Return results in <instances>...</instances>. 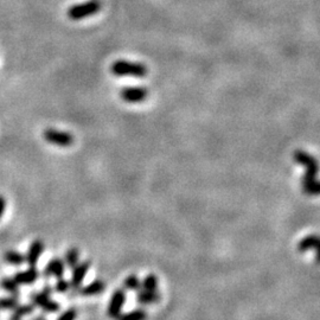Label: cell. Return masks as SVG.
I'll list each match as a JSON object with an SVG mask.
<instances>
[{"instance_id":"6da1fadb","label":"cell","mask_w":320,"mask_h":320,"mask_svg":"<svg viewBox=\"0 0 320 320\" xmlns=\"http://www.w3.org/2000/svg\"><path fill=\"white\" fill-rule=\"evenodd\" d=\"M294 160L299 165L305 166V174L302 179L303 190L309 196H318L320 192V184L317 180V173L319 171L318 161L311 154L303 150H298L294 152Z\"/></svg>"},{"instance_id":"7a4b0ae2","label":"cell","mask_w":320,"mask_h":320,"mask_svg":"<svg viewBox=\"0 0 320 320\" xmlns=\"http://www.w3.org/2000/svg\"><path fill=\"white\" fill-rule=\"evenodd\" d=\"M110 71L115 76H133V77H144L147 74V68L141 63L128 62L125 59L115 61L110 66Z\"/></svg>"},{"instance_id":"3957f363","label":"cell","mask_w":320,"mask_h":320,"mask_svg":"<svg viewBox=\"0 0 320 320\" xmlns=\"http://www.w3.org/2000/svg\"><path fill=\"white\" fill-rule=\"evenodd\" d=\"M101 6L102 5H101L100 0H88L85 2L71 6L66 14L71 20H81V19L96 14L101 9Z\"/></svg>"},{"instance_id":"277c9868","label":"cell","mask_w":320,"mask_h":320,"mask_svg":"<svg viewBox=\"0 0 320 320\" xmlns=\"http://www.w3.org/2000/svg\"><path fill=\"white\" fill-rule=\"evenodd\" d=\"M43 137L49 144L61 147H69L74 142V137H72L70 133L57 131V129L53 128L45 129L43 133Z\"/></svg>"},{"instance_id":"5b68a950","label":"cell","mask_w":320,"mask_h":320,"mask_svg":"<svg viewBox=\"0 0 320 320\" xmlns=\"http://www.w3.org/2000/svg\"><path fill=\"white\" fill-rule=\"evenodd\" d=\"M126 299H127V297H126L125 290L118 288V290L114 291L112 297H110L108 309H107V315H108L109 318L116 319L121 315L123 306L126 304Z\"/></svg>"},{"instance_id":"8992f818","label":"cell","mask_w":320,"mask_h":320,"mask_svg":"<svg viewBox=\"0 0 320 320\" xmlns=\"http://www.w3.org/2000/svg\"><path fill=\"white\" fill-rule=\"evenodd\" d=\"M30 299L31 302H32L33 306L40 307V309L46 313L58 312L59 309H61V305H59L58 303L53 302V300H51V297L46 296V294L43 292L31 293Z\"/></svg>"},{"instance_id":"52a82bcc","label":"cell","mask_w":320,"mask_h":320,"mask_svg":"<svg viewBox=\"0 0 320 320\" xmlns=\"http://www.w3.org/2000/svg\"><path fill=\"white\" fill-rule=\"evenodd\" d=\"M148 91L144 87H126L120 91V96L125 102L139 103L146 100Z\"/></svg>"},{"instance_id":"ba28073f","label":"cell","mask_w":320,"mask_h":320,"mask_svg":"<svg viewBox=\"0 0 320 320\" xmlns=\"http://www.w3.org/2000/svg\"><path fill=\"white\" fill-rule=\"evenodd\" d=\"M90 268V261H82L78 262L75 267H72L71 279H70V286L72 290L77 291L78 288L83 284L84 278L87 277L88 271Z\"/></svg>"},{"instance_id":"9c48e42d","label":"cell","mask_w":320,"mask_h":320,"mask_svg":"<svg viewBox=\"0 0 320 320\" xmlns=\"http://www.w3.org/2000/svg\"><path fill=\"white\" fill-rule=\"evenodd\" d=\"M65 273V265L64 261L59 258H53L47 262V265L44 267L43 277L49 279L51 277L62 278Z\"/></svg>"},{"instance_id":"30bf717a","label":"cell","mask_w":320,"mask_h":320,"mask_svg":"<svg viewBox=\"0 0 320 320\" xmlns=\"http://www.w3.org/2000/svg\"><path fill=\"white\" fill-rule=\"evenodd\" d=\"M44 250V243L40 240H34L31 243L30 248L27 250V254L25 256V262H27V265L30 267H36L38 264V260L43 254Z\"/></svg>"},{"instance_id":"8fae6325","label":"cell","mask_w":320,"mask_h":320,"mask_svg":"<svg viewBox=\"0 0 320 320\" xmlns=\"http://www.w3.org/2000/svg\"><path fill=\"white\" fill-rule=\"evenodd\" d=\"M161 299V294L157 291H147V290H139L137 291L135 300L138 304L141 305H152V304L159 303Z\"/></svg>"},{"instance_id":"7c38bea8","label":"cell","mask_w":320,"mask_h":320,"mask_svg":"<svg viewBox=\"0 0 320 320\" xmlns=\"http://www.w3.org/2000/svg\"><path fill=\"white\" fill-rule=\"evenodd\" d=\"M38 278H39V272L36 267H30L27 271L18 272L13 277L18 285H32L38 280Z\"/></svg>"},{"instance_id":"4fadbf2b","label":"cell","mask_w":320,"mask_h":320,"mask_svg":"<svg viewBox=\"0 0 320 320\" xmlns=\"http://www.w3.org/2000/svg\"><path fill=\"white\" fill-rule=\"evenodd\" d=\"M106 290V284L102 280H94L93 283L88 284L87 286L78 288V293L83 297H94L101 294Z\"/></svg>"},{"instance_id":"5bb4252c","label":"cell","mask_w":320,"mask_h":320,"mask_svg":"<svg viewBox=\"0 0 320 320\" xmlns=\"http://www.w3.org/2000/svg\"><path fill=\"white\" fill-rule=\"evenodd\" d=\"M318 242H319L318 235H315V234L304 237V239L298 243V247H297L298 252L306 253L311 249H316L317 247H318Z\"/></svg>"},{"instance_id":"9a60e30c","label":"cell","mask_w":320,"mask_h":320,"mask_svg":"<svg viewBox=\"0 0 320 320\" xmlns=\"http://www.w3.org/2000/svg\"><path fill=\"white\" fill-rule=\"evenodd\" d=\"M34 311L33 304H25V305H17L13 309V313H12L9 320H21L24 317L32 315Z\"/></svg>"},{"instance_id":"2e32d148","label":"cell","mask_w":320,"mask_h":320,"mask_svg":"<svg viewBox=\"0 0 320 320\" xmlns=\"http://www.w3.org/2000/svg\"><path fill=\"white\" fill-rule=\"evenodd\" d=\"M148 315L145 310L137 309L133 311L121 313L115 320H147Z\"/></svg>"},{"instance_id":"e0dca14e","label":"cell","mask_w":320,"mask_h":320,"mask_svg":"<svg viewBox=\"0 0 320 320\" xmlns=\"http://www.w3.org/2000/svg\"><path fill=\"white\" fill-rule=\"evenodd\" d=\"M4 261L12 266H20L25 262V256L15 250H8L4 254Z\"/></svg>"},{"instance_id":"ac0fdd59","label":"cell","mask_w":320,"mask_h":320,"mask_svg":"<svg viewBox=\"0 0 320 320\" xmlns=\"http://www.w3.org/2000/svg\"><path fill=\"white\" fill-rule=\"evenodd\" d=\"M0 287L6 292L13 294V296L19 294V285L13 278H2L0 280Z\"/></svg>"},{"instance_id":"d6986e66","label":"cell","mask_w":320,"mask_h":320,"mask_svg":"<svg viewBox=\"0 0 320 320\" xmlns=\"http://www.w3.org/2000/svg\"><path fill=\"white\" fill-rule=\"evenodd\" d=\"M80 262V250L77 248H70L65 253L64 265L66 267L72 268Z\"/></svg>"},{"instance_id":"ffe728a7","label":"cell","mask_w":320,"mask_h":320,"mask_svg":"<svg viewBox=\"0 0 320 320\" xmlns=\"http://www.w3.org/2000/svg\"><path fill=\"white\" fill-rule=\"evenodd\" d=\"M123 287L125 290L131 291V292H137V291L141 290V281L135 274L128 275L127 278L123 281Z\"/></svg>"},{"instance_id":"44dd1931","label":"cell","mask_w":320,"mask_h":320,"mask_svg":"<svg viewBox=\"0 0 320 320\" xmlns=\"http://www.w3.org/2000/svg\"><path fill=\"white\" fill-rule=\"evenodd\" d=\"M17 305H19V298L17 296L1 298V299H0V311L13 310Z\"/></svg>"},{"instance_id":"7402d4cb","label":"cell","mask_w":320,"mask_h":320,"mask_svg":"<svg viewBox=\"0 0 320 320\" xmlns=\"http://www.w3.org/2000/svg\"><path fill=\"white\" fill-rule=\"evenodd\" d=\"M141 290L157 291L158 290V278L154 274H148L141 281Z\"/></svg>"},{"instance_id":"603a6c76","label":"cell","mask_w":320,"mask_h":320,"mask_svg":"<svg viewBox=\"0 0 320 320\" xmlns=\"http://www.w3.org/2000/svg\"><path fill=\"white\" fill-rule=\"evenodd\" d=\"M71 286H70V281L66 280L64 278H58V280L56 281L55 286H53V292H57L59 294H64L68 292L69 290H70Z\"/></svg>"},{"instance_id":"cb8c5ba5","label":"cell","mask_w":320,"mask_h":320,"mask_svg":"<svg viewBox=\"0 0 320 320\" xmlns=\"http://www.w3.org/2000/svg\"><path fill=\"white\" fill-rule=\"evenodd\" d=\"M76 317H77V311L74 307H71V309H68L63 312L56 320H75Z\"/></svg>"},{"instance_id":"d4e9b609","label":"cell","mask_w":320,"mask_h":320,"mask_svg":"<svg viewBox=\"0 0 320 320\" xmlns=\"http://www.w3.org/2000/svg\"><path fill=\"white\" fill-rule=\"evenodd\" d=\"M42 292H43V293H45L46 296H50V297H51V296H52V293H53V287L51 286V285H49V284L44 285V286H43V290H42Z\"/></svg>"},{"instance_id":"484cf974","label":"cell","mask_w":320,"mask_h":320,"mask_svg":"<svg viewBox=\"0 0 320 320\" xmlns=\"http://www.w3.org/2000/svg\"><path fill=\"white\" fill-rule=\"evenodd\" d=\"M5 207H6V201H5V198L2 197V196H0V218H1V217H2V215H4Z\"/></svg>"},{"instance_id":"4316f807","label":"cell","mask_w":320,"mask_h":320,"mask_svg":"<svg viewBox=\"0 0 320 320\" xmlns=\"http://www.w3.org/2000/svg\"><path fill=\"white\" fill-rule=\"evenodd\" d=\"M31 320H46V317H45V316H43V315H40V316L34 317V318H33V319H31Z\"/></svg>"}]
</instances>
